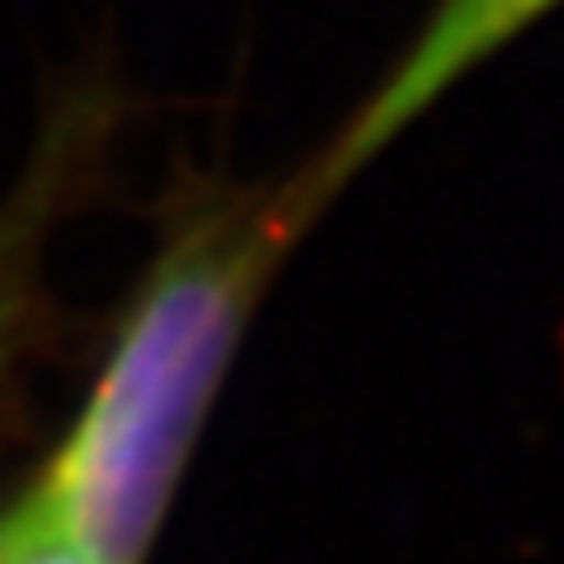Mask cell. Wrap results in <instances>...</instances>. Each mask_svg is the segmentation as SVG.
<instances>
[{
	"mask_svg": "<svg viewBox=\"0 0 564 564\" xmlns=\"http://www.w3.org/2000/svg\"><path fill=\"white\" fill-rule=\"evenodd\" d=\"M325 207L302 174L193 188L161 226L80 414L33 485L99 564H147L254 311Z\"/></svg>",
	"mask_w": 564,
	"mask_h": 564,
	"instance_id": "1",
	"label": "cell"
},
{
	"mask_svg": "<svg viewBox=\"0 0 564 564\" xmlns=\"http://www.w3.org/2000/svg\"><path fill=\"white\" fill-rule=\"evenodd\" d=\"M109 147V104L70 95L33 147L24 174L0 198V404L24 386L52 339L47 259L66 212L90 188Z\"/></svg>",
	"mask_w": 564,
	"mask_h": 564,
	"instance_id": "2",
	"label": "cell"
},
{
	"mask_svg": "<svg viewBox=\"0 0 564 564\" xmlns=\"http://www.w3.org/2000/svg\"><path fill=\"white\" fill-rule=\"evenodd\" d=\"M560 6L564 0H437L410 47L400 52V62L372 90V99L348 118L339 141L306 170V184L329 203L404 128H414L452 85H462L475 66L499 57L508 43H518Z\"/></svg>",
	"mask_w": 564,
	"mask_h": 564,
	"instance_id": "3",
	"label": "cell"
},
{
	"mask_svg": "<svg viewBox=\"0 0 564 564\" xmlns=\"http://www.w3.org/2000/svg\"><path fill=\"white\" fill-rule=\"evenodd\" d=\"M0 564H99V560L80 541H70L29 494L0 527Z\"/></svg>",
	"mask_w": 564,
	"mask_h": 564,
	"instance_id": "4",
	"label": "cell"
}]
</instances>
